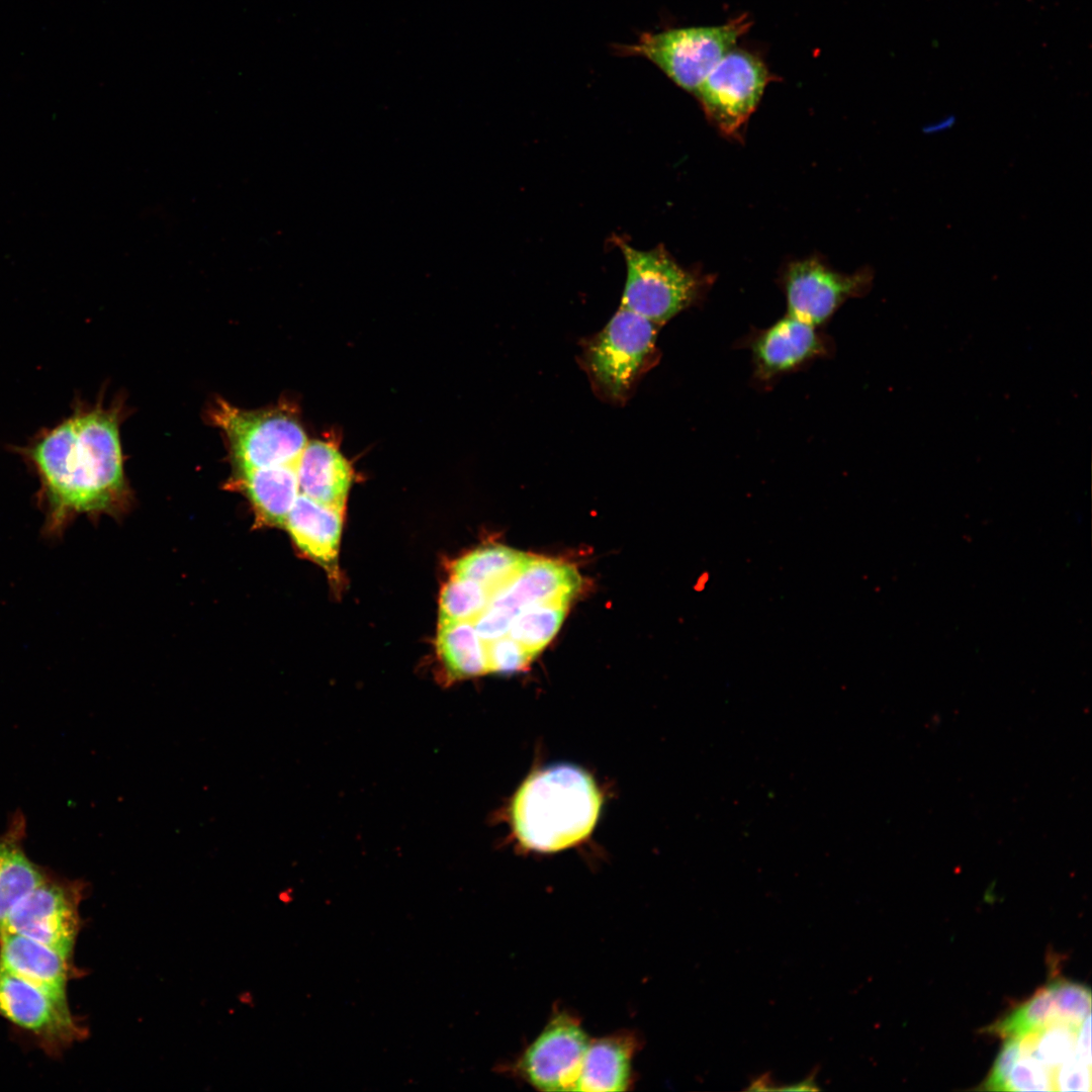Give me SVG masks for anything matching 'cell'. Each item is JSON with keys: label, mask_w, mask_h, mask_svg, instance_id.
<instances>
[{"label": "cell", "mask_w": 1092, "mask_h": 1092, "mask_svg": "<svg viewBox=\"0 0 1092 1092\" xmlns=\"http://www.w3.org/2000/svg\"><path fill=\"white\" fill-rule=\"evenodd\" d=\"M13 450L37 478L35 504L47 539L62 538L79 515L111 512L122 495L118 415L113 407L77 402L64 420Z\"/></svg>", "instance_id": "1"}, {"label": "cell", "mask_w": 1092, "mask_h": 1092, "mask_svg": "<svg viewBox=\"0 0 1092 1092\" xmlns=\"http://www.w3.org/2000/svg\"><path fill=\"white\" fill-rule=\"evenodd\" d=\"M602 798L593 779L568 764L532 775L511 807L514 831L527 848L553 852L583 840L594 829Z\"/></svg>", "instance_id": "2"}, {"label": "cell", "mask_w": 1092, "mask_h": 1092, "mask_svg": "<svg viewBox=\"0 0 1092 1092\" xmlns=\"http://www.w3.org/2000/svg\"><path fill=\"white\" fill-rule=\"evenodd\" d=\"M660 326L620 306L608 324L582 341L580 365L596 394L624 404L642 376L657 362Z\"/></svg>", "instance_id": "3"}, {"label": "cell", "mask_w": 1092, "mask_h": 1092, "mask_svg": "<svg viewBox=\"0 0 1092 1092\" xmlns=\"http://www.w3.org/2000/svg\"><path fill=\"white\" fill-rule=\"evenodd\" d=\"M751 21L740 15L712 26L644 32L631 44H616L621 56L643 57L680 88L695 94L716 64L748 31Z\"/></svg>", "instance_id": "4"}, {"label": "cell", "mask_w": 1092, "mask_h": 1092, "mask_svg": "<svg viewBox=\"0 0 1092 1092\" xmlns=\"http://www.w3.org/2000/svg\"><path fill=\"white\" fill-rule=\"evenodd\" d=\"M210 419L228 438L237 469L296 465L308 442L284 407L247 411L217 399Z\"/></svg>", "instance_id": "5"}, {"label": "cell", "mask_w": 1092, "mask_h": 1092, "mask_svg": "<svg viewBox=\"0 0 1092 1092\" xmlns=\"http://www.w3.org/2000/svg\"><path fill=\"white\" fill-rule=\"evenodd\" d=\"M620 244L627 266L622 307L661 327L700 299L704 278L679 266L663 248L641 251Z\"/></svg>", "instance_id": "6"}, {"label": "cell", "mask_w": 1092, "mask_h": 1092, "mask_svg": "<svg viewBox=\"0 0 1092 1092\" xmlns=\"http://www.w3.org/2000/svg\"><path fill=\"white\" fill-rule=\"evenodd\" d=\"M86 886L81 880H68L48 872L14 905L1 931L24 935L72 958L81 924L79 906Z\"/></svg>", "instance_id": "7"}, {"label": "cell", "mask_w": 1092, "mask_h": 1092, "mask_svg": "<svg viewBox=\"0 0 1092 1092\" xmlns=\"http://www.w3.org/2000/svg\"><path fill=\"white\" fill-rule=\"evenodd\" d=\"M769 81L768 69L758 56L734 47L694 95L713 124L731 135L747 121Z\"/></svg>", "instance_id": "8"}, {"label": "cell", "mask_w": 1092, "mask_h": 1092, "mask_svg": "<svg viewBox=\"0 0 1092 1092\" xmlns=\"http://www.w3.org/2000/svg\"><path fill=\"white\" fill-rule=\"evenodd\" d=\"M589 1040L579 1019L556 1012L508 1069L540 1091H575Z\"/></svg>", "instance_id": "9"}, {"label": "cell", "mask_w": 1092, "mask_h": 1092, "mask_svg": "<svg viewBox=\"0 0 1092 1092\" xmlns=\"http://www.w3.org/2000/svg\"><path fill=\"white\" fill-rule=\"evenodd\" d=\"M0 1016L32 1034L49 1052L85 1036L66 995L52 992L0 968Z\"/></svg>", "instance_id": "10"}, {"label": "cell", "mask_w": 1092, "mask_h": 1092, "mask_svg": "<svg viewBox=\"0 0 1092 1092\" xmlns=\"http://www.w3.org/2000/svg\"><path fill=\"white\" fill-rule=\"evenodd\" d=\"M872 281L868 268L844 274L817 258L792 262L783 275L788 314L819 327L844 301L866 294Z\"/></svg>", "instance_id": "11"}, {"label": "cell", "mask_w": 1092, "mask_h": 1092, "mask_svg": "<svg viewBox=\"0 0 1092 1092\" xmlns=\"http://www.w3.org/2000/svg\"><path fill=\"white\" fill-rule=\"evenodd\" d=\"M755 376L761 381L794 371L810 361L828 355L831 340L807 324L787 313L749 339Z\"/></svg>", "instance_id": "12"}, {"label": "cell", "mask_w": 1092, "mask_h": 1092, "mask_svg": "<svg viewBox=\"0 0 1092 1092\" xmlns=\"http://www.w3.org/2000/svg\"><path fill=\"white\" fill-rule=\"evenodd\" d=\"M1090 1010L1089 988L1058 980L1039 989L988 1031L1007 1038L1057 1023L1082 1024L1090 1018Z\"/></svg>", "instance_id": "13"}, {"label": "cell", "mask_w": 1092, "mask_h": 1092, "mask_svg": "<svg viewBox=\"0 0 1092 1092\" xmlns=\"http://www.w3.org/2000/svg\"><path fill=\"white\" fill-rule=\"evenodd\" d=\"M581 585L582 578L572 565L557 559L530 556L521 571L496 590L488 604L517 613L535 603L568 605Z\"/></svg>", "instance_id": "14"}, {"label": "cell", "mask_w": 1092, "mask_h": 1092, "mask_svg": "<svg viewBox=\"0 0 1092 1092\" xmlns=\"http://www.w3.org/2000/svg\"><path fill=\"white\" fill-rule=\"evenodd\" d=\"M344 513L299 493L285 527L297 547L320 564L334 583L340 579L338 554Z\"/></svg>", "instance_id": "15"}, {"label": "cell", "mask_w": 1092, "mask_h": 1092, "mask_svg": "<svg viewBox=\"0 0 1092 1092\" xmlns=\"http://www.w3.org/2000/svg\"><path fill=\"white\" fill-rule=\"evenodd\" d=\"M296 474L301 493L344 513L353 471L336 445L308 441L296 463Z\"/></svg>", "instance_id": "16"}, {"label": "cell", "mask_w": 1092, "mask_h": 1092, "mask_svg": "<svg viewBox=\"0 0 1092 1092\" xmlns=\"http://www.w3.org/2000/svg\"><path fill=\"white\" fill-rule=\"evenodd\" d=\"M0 968L52 992L66 995L74 975L71 958L37 940L0 932Z\"/></svg>", "instance_id": "17"}, {"label": "cell", "mask_w": 1092, "mask_h": 1092, "mask_svg": "<svg viewBox=\"0 0 1092 1092\" xmlns=\"http://www.w3.org/2000/svg\"><path fill=\"white\" fill-rule=\"evenodd\" d=\"M639 1040L630 1032L590 1038L575 1091H627L634 1083L632 1062Z\"/></svg>", "instance_id": "18"}, {"label": "cell", "mask_w": 1092, "mask_h": 1092, "mask_svg": "<svg viewBox=\"0 0 1092 1092\" xmlns=\"http://www.w3.org/2000/svg\"><path fill=\"white\" fill-rule=\"evenodd\" d=\"M26 818L14 811L0 833V931L14 905L47 876L48 870L25 852Z\"/></svg>", "instance_id": "19"}, {"label": "cell", "mask_w": 1092, "mask_h": 1092, "mask_svg": "<svg viewBox=\"0 0 1092 1092\" xmlns=\"http://www.w3.org/2000/svg\"><path fill=\"white\" fill-rule=\"evenodd\" d=\"M240 485L250 497L260 521L285 526L299 494L296 465L237 469Z\"/></svg>", "instance_id": "20"}, {"label": "cell", "mask_w": 1092, "mask_h": 1092, "mask_svg": "<svg viewBox=\"0 0 1092 1092\" xmlns=\"http://www.w3.org/2000/svg\"><path fill=\"white\" fill-rule=\"evenodd\" d=\"M437 653L450 680L488 672L486 643L473 622L439 624Z\"/></svg>", "instance_id": "21"}, {"label": "cell", "mask_w": 1092, "mask_h": 1092, "mask_svg": "<svg viewBox=\"0 0 1092 1092\" xmlns=\"http://www.w3.org/2000/svg\"><path fill=\"white\" fill-rule=\"evenodd\" d=\"M530 556L504 545H486L456 560L452 575L472 579L492 596L521 571Z\"/></svg>", "instance_id": "22"}, {"label": "cell", "mask_w": 1092, "mask_h": 1092, "mask_svg": "<svg viewBox=\"0 0 1092 1092\" xmlns=\"http://www.w3.org/2000/svg\"><path fill=\"white\" fill-rule=\"evenodd\" d=\"M567 607L560 603L525 606L513 619L508 635L536 657L557 634Z\"/></svg>", "instance_id": "23"}, {"label": "cell", "mask_w": 1092, "mask_h": 1092, "mask_svg": "<svg viewBox=\"0 0 1092 1092\" xmlns=\"http://www.w3.org/2000/svg\"><path fill=\"white\" fill-rule=\"evenodd\" d=\"M491 595L478 582L452 575L439 600V624L474 622L490 601Z\"/></svg>", "instance_id": "24"}, {"label": "cell", "mask_w": 1092, "mask_h": 1092, "mask_svg": "<svg viewBox=\"0 0 1092 1092\" xmlns=\"http://www.w3.org/2000/svg\"><path fill=\"white\" fill-rule=\"evenodd\" d=\"M488 672L512 673L526 668L534 656L509 635L485 642Z\"/></svg>", "instance_id": "25"}, {"label": "cell", "mask_w": 1092, "mask_h": 1092, "mask_svg": "<svg viewBox=\"0 0 1092 1092\" xmlns=\"http://www.w3.org/2000/svg\"><path fill=\"white\" fill-rule=\"evenodd\" d=\"M518 613L488 604L474 620L473 625L484 642H489L508 635L511 623Z\"/></svg>", "instance_id": "26"}]
</instances>
